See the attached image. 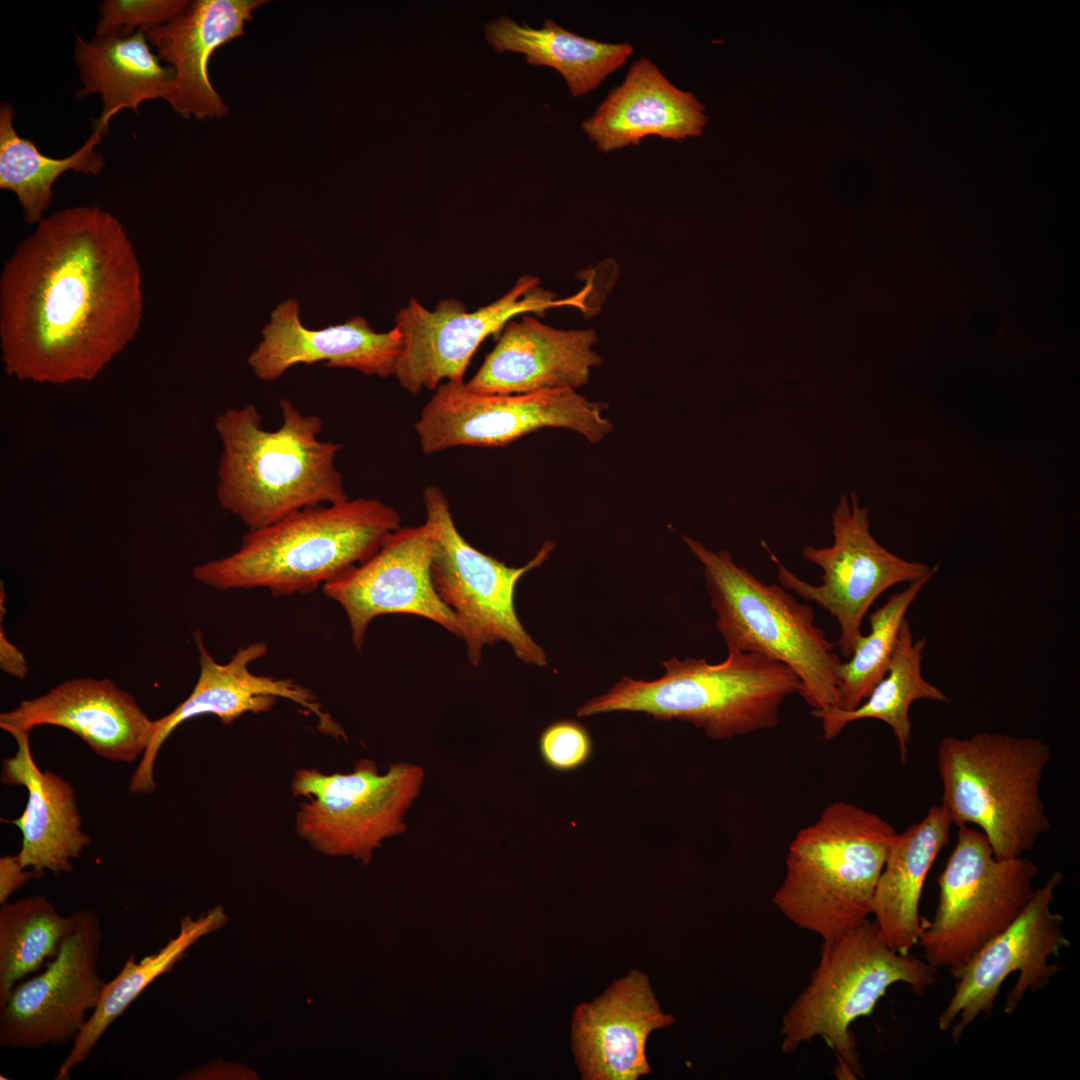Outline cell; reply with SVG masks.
<instances>
[{"label":"cell","instance_id":"obj_17","mask_svg":"<svg viewBox=\"0 0 1080 1080\" xmlns=\"http://www.w3.org/2000/svg\"><path fill=\"white\" fill-rule=\"evenodd\" d=\"M432 555L433 538L426 523L401 526L368 559L322 587L344 610L357 650L370 623L386 614L419 616L460 638L455 614L434 587Z\"/></svg>","mask_w":1080,"mask_h":1080},{"label":"cell","instance_id":"obj_5","mask_svg":"<svg viewBox=\"0 0 1080 1080\" xmlns=\"http://www.w3.org/2000/svg\"><path fill=\"white\" fill-rule=\"evenodd\" d=\"M897 834L874 812L844 801L829 804L789 845L773 903L823 941L844 936L872 914L876 885Z\"/></svg>","mask_w":1080,"mask_h":1080},{"label":"cell","instance_id":"obj_15","mask_svg":"<svg viewBox=\"0 0 1080 1080\" xmlns=\"http://www.w3.org/2000/svg\"><path fill=\"white\" fill-rule=\"evenodd\" d=\"M1063 881L1054 871L1034 894L1021 914L987 943L967 963L957 978L954 993L938 1018L941 1031L952 1028L954 1043L980 1014L989 1016L1000 987L1009 974L1018 979L1008 992L1004 1011L1011 1014L1027 991L1045 989L1061 967L1049 963L1070 947L1064 934V918L1052 911L1055 891Z\"/></svg>","mask_w":1080,"mask_h":1080},{"label":"cell","instance_id":"obj_34","mask_svg":"<svg viewBox=\"0 0 1080 1080\" xmlns=\"http://www.w3.org/2000/svg\"><path fill=\"white\" fill-rule=\"evenodd\" d=\"M189 3L187 0H106L99 6L96 36L146 32L168 22Z\"/></svg>","mask_w":1080,"mask_h":1080},{"label":"cell","instance_id":"obj_28","mask_svg":"<svg viewBox=\"0 0 1080 1080\" xmlns=\"http://www.w3.org/2000/svg\"><path fill=\"white\" fill-rule=\"evenodd\" d=\"M484 31L497 52L521 53L531 65L558 71L574 97L595 90L634 50L628 42L607 43L580 36L552 19H546L541 28H532L502 16L488 22Z\"/></svg>","mask_w":1080,"mask_h":1080},{"label":"cell","instance_id":"obj_27","mask_svg":"<svg viewBox=\"0 0 1080 1080\" xmlns=\"http://www.w3.org/2000/svg\"><path fill=\"white\" fill-rule=\"evenodd\" d=\"M148 43L144 30L95 36L90 41L76 36L74 60L83 83L77 96L99 94L103 100L95 129L106 133L111 118L123 109L138 113L144 101L167 100L174 70L161 64Z\"/></svg>","mask_w":1080,"mask_h":1080},{"label":"cell","instance_id":"obj_31","mask_svg":"<svg viewBox=\"0 0 1080 1080\" xmlns=\"http://www.w3.org/2000/svg\"><path fill=\"white\" fill-rule=\"evenodd\" d=\"M15 110L7 102L0 107V188L13 192L23 208L24 220L39 223L53 199V185L72 170L98 175L105 166L103 156L94 150L100 143L101 130L95 129L88 140L65 158L42 154L35 143L22 138L14 128Z\"/></svg>","mask_w":1080,"mask_h":1080},{"label":"cell","instance_id":"obj_37","mask_svg":"<svg viewBox=\"0 0 1080 1080\" xmlns=\"http://www.w3.org/2000/svg\"><path fill=\"white\" fill-rule=\"evenodd\" d=\"M0 665L3 671L22 680L26 678L29 671L23 653L7 639L2 625L0 632Z\"/></svg>","mask_w":1080,"mask_h":1080},{"label":"cell","instance_id":"obj_14","mask_svg":"<svg viewBox=\"0 0 1080 1080\" xmlns=\"http://www.w3.org/2000/svg\"><path fill=\"white\" fill-rule=\"evenodd\" d=\"M588 293L586 286L576 295L558 299L539 286L537 277L525 275L506 294L471 312L457 299L440 300L428 310L412 298L395 316L402 349L394 376L412 395L422 389L435 391L447 381H463L480 344L501 332L513 317L561 306L585 310Z\"/></svg>","mask_w":1080,"mask_h":1080},{"label":"cell","instance_id":"obj_13","mask_svg":"<svg viewBox=\"0 0 1080 1080\" xmlns=\"http://www.w3.org/2000/svg\"><path fill=\"white\" fill-rule=\"evenodd\" d=\"M869 510L858 504L855 491L843 494L832 512L833 543L828 547L805 546V560L823 570L821 584L802 580L772 552L761 545L777 566L781 585L807 601L819 604L838 622V647L844 658L852 654L862 635L863 619L875 600L899 583H912L938 571L918 561L903 559L883 547L870 531Z\"/></svg>","mask_w":1080,"mask_h":1080},{"label":"cell","instance_id":"obj_2","mask_svg":"<svg viewBox=\"0 0 1080 1080\" xmlns=\"http://www.w3.org/2000/svg\"><path fill=\"white\" fill-rule=\"evenodd\" d=\"M282 422L267 430L257 407L228 408L215 420L223 445L216 496L248 530L308 507L347 500L336 467L342 445L319 438L323 422L281 399Z\"/></svg>","mask_w":1080,"mask_h":1080},{"label":"cell","instance_id":"obj_30","mask_svg":"<svg viewBox=\"0 0 1080 1080\" xmlns=\"http://www.w3.org/2000/svg\"><path fill=\"white\" fill-rule=\"evenodd\" d=\"M926 643L925 637L914 640L906 618L901 625L887 673L858 707L853 710L836 707L811 710V715L822 721L823 738L826 741L836 738L849 723L856 720L878 719L892 729L901 762L905 764L911 741L909 710L912 703L921 699L949 701L941 689L922 676L921 662Z\"/></svg>","mask_w":1080,"mask_h":1080},{"label":"cell","instance_id":"obj_9","mask_svg":"<svg viewBox=\"0 0 1080 1080\" xmlns=\"http://www.w3.org/2000/svg\"><path fill=\"white\" fill-rule=\"evenodd\" d=\"M1038 868L1028 858L998 859L982 831L958 827L956 845L938 877L932 920L921 919L925 960L958 978L967 963L1025 909Z\"/></svg>","mask_w":1080,"mask_h":1080},{"label":"cell","instance_id":"obj_20","mask_svg":"<svg viewBox=\"0 0 1080 1080\" xmlns=\"http://www.w3.org/2000/svg\"><path fill=\"white\" fill-rule=\"evenodd\" d=\"M261 333L262 340L247 363L263 381L276 380L295 365L316 362L368 376H394L402 349V335L396 326L376 332L361 316L322 329H308L301 322L295 298L277 305Z\"/></svg>","mask_w":1080,"mask_h":1080},{"label":"cell","instance_id":"obj_33","mask_svg":"<svg viewBox=\"0 0 1080 1080\" xmlns=\"http://www.w3.org/2000/svg\"><path fill=\"white\" fill-rule=\"evenodd\" d=\"M933 576L931 574L909 583L869 615L870 632L856 640L849 661L841 662L836 667L839 697L836 708L855 709L885 676L906 613Z\"/></svg>","mask_w":1080,"mask_h":1080},{"label":"cell","instance_id":"obj_36","mask_svg":"<svg viewBox=\"0 0 1080 1080\" xmlns=\"http://www.w3.org/2000/svg\"><path fill=\"white\" fill-rule=\"evenodd\" d=\"M37 877L33 870H26L16 855L0 858V904L8 902L10 896L24 886L31 878Z\"/></svg>","mask_w":1080,"mask_h":1080},{"label":"cell","instance_id":"obj_23","mask_svg":"<svg viewBox=\"0 0 1080 1080\" xmlns=\"http://www.w3.org/2000/svg\"><path fill=\"white\" fill-rule=\"evenodd\" d=\"M263 0H197L165 24L146 31L157 56L174 70L168 101L183 118L221 119L229 108L213 88L208 63L215 50L244 35Z\"/></svg>","mask_w":1080,"mask_h":1080},{"label":"cell","instance_id":"obj_21","mask_svg":"<svg viewBox=\"0 0 1080 1080\" xmlns=\"http://www.w3.org/2000/svg\"><path fill=\"white\" fill-rule=\"evenodd\" d=\"M673 1021L660 1008L648 978L631 971L594 1001L575 1009L571 1043L583 1078L635 1080L649 1074L648 1036Z\"/></svg>","mask_w":1080,"mask_h":1080},{"label":"cell","instance_id":"obj_10","mask_svg":"<svg viewBox=\"0 0 1080 1080\" xmlns=\"http://www.w3.org/2000/svg\"><path fill=\"white\" fill-rule=\"evenodd\" d=\"M423 500L433 538V584L458 620L469 663L478 666L486 646L504 642L524 664L546 666L547 654L519 620L514 595L518 581L549 559L555 543L544 542L524 566H507L466 541L439 487L425 488Z\"/></svg>","mask_w":1080,"mask_h":1080},{"label":"cell","instance_id":"obj_25","mask_svg":"<svg viewBox=\"0 0 1080 1080\" xmlns=\"http://www.w3.org/2000/svg\"><path fill=\"white\" fill-rule=\"evenodd\" d=\"M29 733L11 734L17 751L2 761V783L25 787L28 792L23 813L10 821L22 834L16 856L37 877L45 871L69 873L73 870L71 860L80 858L91 839L81 830L74 788L63 777L38 767L31 753Z\"/></svg>","mask_w":1080,"mask_h":1080},{"label":"cell","instance_id":"obj_26","mask_svg":"<svg viewBox=\"0 0 1080 1080\" xmlns=\"http://www.w3.org/2000/svg\"><path fill=\"white\" fill-rule=\"evenodd\" d=\"M952 821L939 804L894 839L879 876L872 914L887 945L909 954L918 943L919 903L926 877L947 845Z\"/></svg>","mask_w":1080,"mask_h":1080},{"label":"cell","instance_id":"obj_35","mask_svg":"<svg viewBox=\"0 0 1080 1080\" xmlns=\"http://www.w3.org/2000/svg\"><path fill=\"white\" fill-rule=\"evenodd\" d=\"M544 762L557 771H571L583 765L591 755L592 742L585 727L573 720H560L547 726L539 739Z\"/></svg>","mask_w":1080,"mask_h":1080},{"label":"cell","instance_id":"obj_8","mask_svg":"<svg viewBox=\"0 0 1080 1080\" xmlns=\"http://www.w3.org/2000/svg\"><path fill=\"white\" fill-rule=\"evenodd\" d=\"M937 971L926 960L892 950L870 919L838 939L823 941L809 984L782 1017V1051L791 1054L820 1036L837 1057L838 1078L857 1079L862 1068L851 1024L869 1016L895 983L922 995L935 984Z\"/></svg>","mask_w":1080,"mask_h":1080},{"label":"cell","instance_id":"obj_29","mask_svg":"<svg viewBox=\"0 0 1080 1080\" xmlns=\"http://www.w3.org/2000/svg\"><path fill=\"white\" fill-rule=\"evenodd\" d=\"M227 916L221 906L211 908L197 919L186 915L176 937L153 954L136 961L130 955L119 973L105 982L96 1008L89 1016L70 1052L59 1065L55 1080H67L72 1070L90 1056L105 1031L159 976L169 973L200 938L221 928Z\"/></svg>","mask_w":1080,"mask_h":1080},{"label":"cell","instance_id":"obj_16","mask_svg":"<svg viewBox=\"0 0 1080 1080\" xmlns=\"http://www.w3.org/2000/svg\"><path fill=\"white\" fill-rule=\"evenodd\" d=\"M45 969L13 988L0 1008V1046L39 1049L74 1041L99 1001L103 929L98 914L82 909Z\"/></svg>","mask_w":1080,"mask_h":1080},{"label":"cell","instance_id":"obj_32","mask_svg":"<svg viewBox=\"0 0 1080 1080\" xmlns=\"http://www.w3.org/2000/svg\"><path fill=\"white\" fill-rule=\"evenodd\" d=\"M70 922L42 895L1 904L0 1008L17 983L57 955Z\"/></svg>","mask_w":1080,"mask_h":1080},{"label":"cell","instance_id":"obj_4","mask_svg":"<svg viewBox=\"0 0 1080 1080\" xmlns=\"http://www.w3.org/2000/svg\"><path fill=\"white\" fill-rule=\"evenodd\" d=\"M662 664V677L645 681L624 676L607 693L580 706L577 716L643 712L661 721L689 722L711 739L724 740L777 727L782 704L799 688L789 666L751 652L728 650L717 664L676 656Z\"/></svg>","mask_w":1080,"mask_h":1080},{"label":"cell","instance_id":"obj_7","mask_svg":"<svg viewBox=\"0 0 1080 1080\" xmlns=\"http://www.w3.org/2000/svg\"><path fill=\"white\" fill-rule=\"evenodd\" d=\"M703 566L705 586L728 650L782 662L799 678L798 693L812 710L838 707L835 644L814 623V612L783 586L766 584L725 550H709L684 536Z\"/></svg>","mask_w":1080,"mask_h":1080},{"label":"cell","instance_id":"obj_11","mask_svg":"<svg viewBox=\"0 0 1080 1080\" xmlns=\"http://www.w3.org/2000/svg\"><path fill=\"white\" fill-rule=\"evenodd\" d=\"M424 770L412 763L391 764L380 774L364 758L350 773L323 774L299 769L294 796H305L296 814L297 834L320 853L347 855L367 864L384 839L406 829L404 817L420 794Z\"/></svg>","mask_w":1080,"mask_h":1080},{"label":"cell","instance_id":"obj_12","mask_svg":"<svg viewBox=\"0 0 1080 1080\" xmlns=\"http://www.w3.org/2000/svg\"><path fill=\"white\" fill-rule=\"evenodd\" d=\"M605 406L575 389L528 394H482L463 381H447L423 407L415 430L425 454L453 447H502L543 428L574 431L601 442L613 425Z\"/></svg>","mask_w":1080,"mask_h":1080},{"label":"cell","instance_id":"obj_22","mask_svg":"<svg viewBox=\"0 0 1080 1080\" xmlns=\"http://www.w3.org/2000/svg\"><path fill=\"white\" fill-rule=\"evenodd\" d=\"M593 329L562 330L524 314L510 320L466 386L482 394H528L585 385L602 359Z\"/></svg>","mask_w":1080,"mask_h":1080},{"label":"cell","instance_id":"obj_19","mask_svg":"<svg viewBox=\"0 0 1080 1080\" xmlns=\"http://www.w3.org/2000/svg\"><path fill=\"white\" fill-rule=\"evenodd\" d=\"M41 725L73 732L106 760L131 763L146 751L156 722L111 680L76 678L0 714V727L10 735Z\"/></svg>","mask_w":1080,"mask_h":1080},{"label":"cell","instance_id":"obj_18","mask_svg":"<svg viewBox=\"0 0 1080 1080\" xmlns=\"http://www.w3.org/2000/svg\"><path fill=\"white\" fill-rule=\"evenodd\" d=\"M199 651L200 674L191 694L173 711L155 720L154 735L133 773L129 789L134 794H149L156 790L154 766L158 752L169 735L183 722L200 715L217 716L225 725L245 713L271 710L278 698L290 700L318 718V729L334 738L347 739L342 727L321 709L313 692L291 679L256 675L250 664L268 652L264 642H254L240 648L227 663L215 661L195 633Z\"/></svg>","mask_w":1080,"mask_h":1080},{"label":"cell","instance_id":"obj_24","mask_svg":"<svg viewBox=\"0 0 1080 1080\" xmlns=\"http://www.w3.org/2000/svg\"><path fill=\"white\" fill-rule=\"evenodd\" d=\"M705 107L674 86L649 59L641 57L583 124L596 148L609 153L638 145L649 135L680 141L699 136Z\"/></svg>","mask_w":1080,"mask_h":1080},{"label":"cell","instance_id":"obj_1","mask_svg":"<svg viewBox=\"0 0 1080 1080\" xmlns=\"http://www.w3.org/2000/svg\"><path fill=\"white\" fill-rule=\"evenodd\" d=\"M142 316L134 246L98 206L43 218L0 275L2 360L20 380H93L135 338Z\"/></svg>","mask_w":1080,"mask_h":1080},{"label":"cell","instance_id":"obj_6","mask_svg":"<svg viewBox=\"0 0 1080 1080\" xmlns=\"http://www.w3.org/2000/svg\"><path fill=\"white\" fill-rule=\"evenodd\" d=\"M1050 759L1049 745L1035 737H944L937 750L940 805L958 827H979L996 858L1022 856L1051 828L1040 795Z\"/></svg>","mask_w":1080,"mask_h":1080},{"label":"cell","instance_id":"obj_3","mask_svg":"<svg viewBox=\"0 0 1080 1080\" xmlns=\"http://www.w3.org/2000/svg\"><path fill=\"white\" fill-rule=\"evenodd\" d=\"M400 527L398 511L374 498L308 507L248 530L235 552L197 565L192 575L221 591L308 594L368 559Z\"/></svg>","mask_w":1080,"mask_h":1080}]
</instances>
